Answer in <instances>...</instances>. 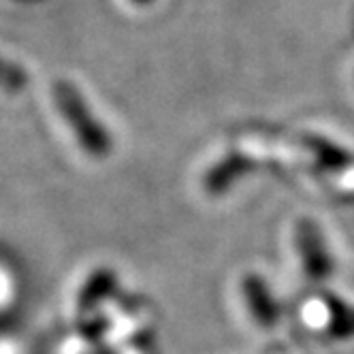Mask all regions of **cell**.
Wrapping results in <instances>:
<instances>
[{
  "mask_svg": "<svg viewBox=\"0 0 354 354\" xmlns=\"http://www.w3.org/2000/svg\"><path fill=\"white\" fill-rule=\"evenodd\" d=\"M56 105L64 113V120L71 124L73 133L77 135L80 143L84 149H88V154L92 156H105L107 149L111 147L109 137L105 135L103 126H100L90 109L86 107L84 98L80 96L77 90H73L66 82H58L54 88Z\"/></svg>",
  "mask_w": 354,
  "mask_h": 354,
  "instance_id": "obj_1",
  "label": "cell"
}]
</instances>
